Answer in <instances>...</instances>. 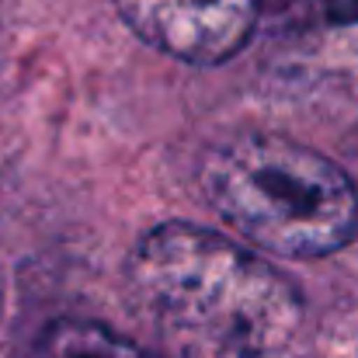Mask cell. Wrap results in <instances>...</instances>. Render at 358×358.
Instances as JSON below:
<instances>
[{
    "mask_svg": "<svg viewBox=\"0 0 358 358\" xmlns=\"http://www.w3.org/2000/svg\"><path fill=\"white\" fill-rule=\"evenodd\" d=\"M129 289L188 355L268 358L303 324L299 289L261 254L195 223H160L129 254Z\"/></svg>",
    "mask_w": 358,
    "mask_h": 358,
    "instance_id": "cell-1",
    "label": "cell"
},
{
    "mask_svg": "<svg viewBox=\"0 0 358 358\" xmlns=\"http://www.w3.org/2000/svg\"><path fill=\"white\" fill-rule=\"evenodd\" d=\"M202 195L257 250L317 261L358 234L355 181L324 153L275 132H237L199 167Z\"/></svg>",
    "mask_w": 358,
    "mask_h": 358,
    "instance_id": "cell-2",
    "label": "cell"
},
{
    "mask_svg": "<svg viewBox=\"0 0 358 358\" xmlns=\"http://www.w3.org/2000/svg\"><path fill=\"white\" fill-rule=\"evenodd\" d=\"M261 0H115L122 21L153 49L216 66L234 59L257 24Z\"/></svg>",
    "mask_w": 358,
    "mask_h": 358,
    "instance_id": "cell-3",
    "label": "cell"
},
{
    "mask_svg": "<svg viewBox=\"0 0 358 358\" xmlns=\"http://www.w3.org/2000/svg\"><path fill=\"white\" fill-rule=\"evenodd\" d=\"M31 358H153L122 334L91 324V320H56L49 324L35 348Z\"/></svg>",
    "mask_w": 358,
    "mask_h": 358,
    "instance_id": "cell-4",
    "label": "cell"
},
{
    "mask_svg": "<svg viewBox=\"0 0 358 358\" xmlns=\"http://www.w3.org/2000/svg\"><path fill=\"white\" fill-rule=\"evenodd\" d=\"M327 3V14L334 21H345V24H358V0H324Z\"/></svg>",
    "mask_w": 358,
    "mask_h": 358,
    "instance_id": "cell-5",
    "label": "cell"
}]
</instances>
